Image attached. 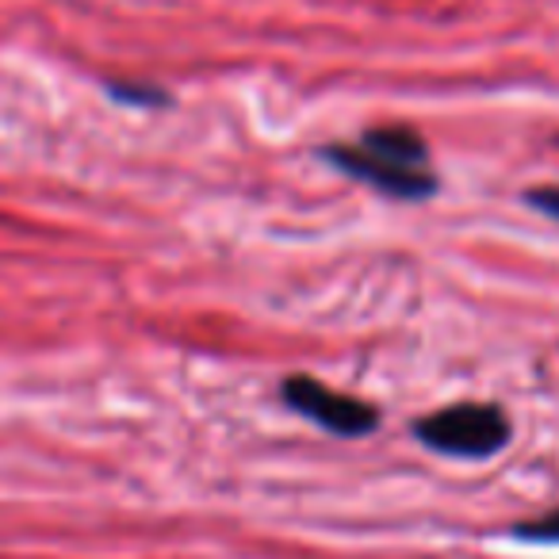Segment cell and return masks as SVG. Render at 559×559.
Segmentation results:
<instances>
[{"label":"cell","mask_w":559,"mask_h":559,"mask_svg":"<svg viewBox=\"0 0 559 559\" xmlns=\"http://www.w3.org/2000/svg\"><path fill=\"white\" fill-rule=\"evenodd\" d=\"M513 533L525 536V540H559V510L544 513V518H533V521H521Z\"/></svg>","instance_id":"8992f818"},{"label":"cell","mask_w":559,"mask_h":559,"mask_svg":"<svg viewBox=\"0 0 559 559\" xmlns=\"http://www.w3.org/2000/svg\"><path fill=\"white\" fill-rule=\"evenodd\" d=\"M525 200L533 203L536 211H544V215L559 218V188H528Z\"/></svg>","instance_id":"52a82bcc"},{"label":"cell","mask_w":559,"mask_h":559,"mask_svg":"<svg viewBox=\"0 0 559 559\" xmlns=\"http://www.w3.org/2000/svg\"><path fill=\"white\" fill-rule=\"evenodd\" d=\"M108 93L116 96L119 104H134V108H165L169 96L157 85H131V81H119V85H108Z\"/></svg>","instance_id":"5b68a950"},{"label":"cell","mask_w":559,"mask_h":559,"mask_svg":"<svg viewBox=\"0 0 559 559\" xmlns=\"http://www.w3.org/2000/svg\"><path fill=\"white\" fill-rule=\"evenodd\" d=\"M322 157L349 177L380 188L383 195H395V200H426V195L437 192V177L429 169H406V165L383 162V157L368 154L360 142L357 146H326Z\"/></svg>","instance_id":"3957f363"},{"label":"cell","mask_w":559,"mask_h":559,"mask_svg":"<svg viewBox=\"0 0 559 559\" xmlns=\"http://www.w3.org/2000/svg\"><path fill=\"white\" fill-rule=\"evenodd\" d=\"M280 399L296 414H304L314 426L330 429V433H337V437H365L380 426V411H376L372 403L326 388V383H319L314 376H288L284 388H280Z\"/></svg>","instance_id":"7a4b0ae2"},{"label":"cell","mask_w":559,"mask_h":559,"mask_svg":"<svg viewBox=\"0 0 559 559\" xmlns=\"http://www.w3.org/2000/svg\"><path fill=\"white\" fill-rule=\"evenodd\" d=\"M360 146L383 162L406 165V169H429V146L414 127H372V131H365Z\"/></svg>","instance_id":"277c9868"},{"label":"cell","mask_w":559,"mask_h":559,"mask_svg":"<svg viewBox=\"0 0 559 559\" xmlns=\"http://www.w3.org/2000/svg\"><path fill=\"white\" fill-rule=\"evenodd\" d=\"M414 437L426 449L444 452V456L483 460L506 449V441H510V418L495 403H456L414 421Z\"/></svg>","instance_id":"6da1fadb"}]
</instances>
